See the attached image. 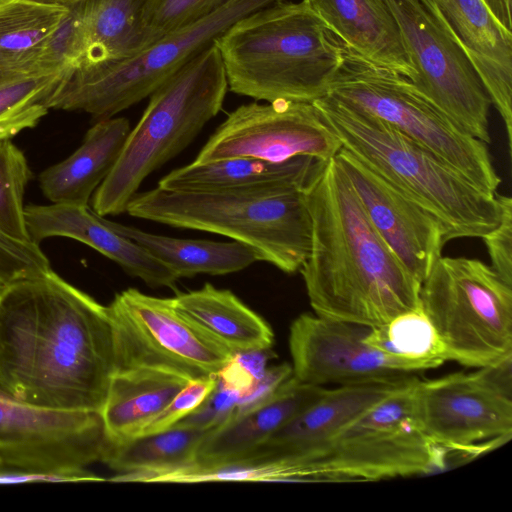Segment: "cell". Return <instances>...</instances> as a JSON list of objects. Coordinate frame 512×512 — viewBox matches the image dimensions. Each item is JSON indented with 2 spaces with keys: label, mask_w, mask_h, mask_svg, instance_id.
Wrapping results in <instances>:
<instances>
[{
  "label": "cell",
  "mask_w": 512,
  "mask_h": 512,
  "mask_svg": "<svg viewBox=\"0 0 512 512\" xmlns=\"http://www.w3.org/2000/svg\"><path fill=\"white\" fill-rule=\"evenodd\" d=\"M116 348L107 306L47 273L0 286V395L101 413Z\"/></svg>",
  "instance_id": "obj_1"
},
{
  "label": "cell",
  "mask_w": 512,
  "mask_h": 512,
  "mask_svg": "<svg viewBox=\"0 0 512 512\" xmlns=\"http://www.w3.org/2000/svg\"><path fill=\"white\" fill-rule=\"evenodd\" d=\"M303 194L311 246L299 271L315 314L374 328L421 306V282L370 222L335 157Z\"/></svg>",
  "instance_id": "obj_2"
},
{
  "label": "cell",
  "mask_w": 512,
  "mask_h": 512,
  "mask_svg": "<svg viewBox=\"0 0 512 512\" xmlns=\"http://www.w3.org/2000/svg\"><path fill=\"white\" fill-rule=\"evenodd\" d=\"M214 43L228 89L268 103L325 97L342 63V42L306 0H279L252 12Z\"/></svg>",
  "instance_id": "obj_3"
},
{
  "label": "cell",
  "mask_w": 512,
  "mask_h": 512,
  "mask_svg": "<svg viewBox=\"0 0 512 512\" xmlns=\"http://www.w3.org/2000/svg\"><path fill=\"white\" fill-rule=\"evenodd\" d=\"M312 104L342 148L434 215L448 241L482 238L498 225L497 192L481 189L437 154L374 116L329 96Z\"/></svg>",
  "instance_id": "obj_4"
},
{
  "label": "cell",
  "mask_w": 512,
  "mask_h": 512,
  "mask_svg": "<svg viewBox=\"0 0 512 512\" xmlns=\"http://www.w3.org/2000/svg\"><path fill=\"white\" fill-rule=\"evenodd\" d=\"M227 91L222 58L213 43L150 95L114 167L94 192L93 210L102 217L125 213L145 178L182 152L221 111Z\"/></svg>",
  "instance_id": "obj_5"
},
{
  "label": "cell",
  "mask_w": 512,
  "mask_h": 512,
  "mask_svg": "<svg viewBox=\"0 0 512 512\" xmlns=\"http://www.w3.org/2000/svg\"><path fill=\"white\" fill-rule=\"evenodd\" d=\"M130 216L220 234L251 247L284 273L300 270L311 246L303 190L277 194L188 192L155 187L136 193Z\"/></svg>",
  "instance_id": "obj_6"
},
{
  "label": "cell",
  "mask_w": 512,
  "mask_h": 512,
  "mask_svg": "<svg viewBox=\"0 0 512 512\" xmlns=\"http://www.w3.org/2000/svg\"><path fill=\"white\" fill-rule=\"evenodd\" d=\"M413 377L296 461L297 482L379 481L445 467L447 452L422 431Z\"/></svg>",
  "instance_id": "obj_7"
},
{
  "label": "cell",
  "mask_w": 512,
  "mask_h": 512,
  "mask_svg": "<svg viewBox=\"0 0 512 512\" xmlns=\"http://www.w3.org/2000/svg\"><path fill=\"white\" fill-rule=\"evenodd\" d=\"M326 96L384 121L481 189L497 192L501 177L488 144L461 129L405 76L372 63L342 43V63Z\"/></svg>",
  "instance_id": "obj_8"
},
{
  "label": "cell",
  "mask_w": 512,
  "mask_h": 512,
  "mask_svg": "<svg viewBox=\"0 0 512 512\" xmlns=\"http://www.w3.org/2000/svg\"><path fill=\"white\" fill-rule=\"evenodd\" d=\"M276 1L234 0L193 25L163 36L132 58L80 63L62 76L48 108L83 111L97 120L111 118L150 96L239 19Z\"/></svg>",
  "instance_id": "obj_9"
},
{
  "label": "cell",
  "mask_w": 512,
  "mask_h": 512,
  "mask_svg": "<svg viewBox=\"0 0 512 512\" xmlns=\"http://www.w3.org/2000/svg\"><path fill=\"white\" fill-rule=\"evenodd\" d=\"M420 305L446 361L481 368L512 355V286L490 265L440 256L421 283Z\"/></svg>",
  "instance_id": "obj_10"
},
{
  "label": "cell",
  "mask_w": 512,
  "mask_h": 512,
  "mask_svg": "<svg viewBox=\"0 0 512 512\" xmlns=\"http://www.w3.org/2000/svg\"><path fill=\"white\" fill-rule=\"evenodd\" d=\"M105 443L99 412L47 409L0 395V472L101 481L87 468L101 460Z\"/></svg>",
  "instance_id": "obj_11"
},
{
  "label": "cell",
  "mask_w": 512,
  "mask_h": 512,
  "mask_svg": "<svg viewBox=\"0 0 512 512\" xmlns=\"http://www.w3.org/2000/svg\"><path fill=\"white\" fill-rule=\"evenodd\" d=\"M414 66L417 89L475 138L490 143V97L465 52L422 0H383Z\"/></svg>",
  "instance_id": "obj_12"
},
{
  "label": "cell",
  "mask_w": 512,
  "mask_h": 512,
  "mask_svg": "<svg viewBox=\"0 0 512 512\" xmlns=\"http://www.w3.org/2000/svg\"><path fill=\"white\" fill-rule=\"evenodd\" d=\"M416 414L424 434L447 453L476 456L512 436V396L482 368L417 381Z\"/></svg>",
  "instance_id": "obj_13"
},
{
  "label": "cell",
  "mask_w": 512,
  "mask_h": 512,
  "mask_svg": "<svg viewBox=\"0 0 512 512\" xmlns=\"http://www.w3.org/2000/svg\"><path fill=\"white\" fill-rule=\"evenodd\" d=\"M341 148L340 140L312 103L254 102L231 112L193 162L230 158L282 162L299 156L328 161Z\"/></svg>",
  "instance_id": "obj_14"
},
{
  "label": "cell",
  "mask_w": 512,
  "mask_h": 512,
  "mask_svg": "<svg viewBox=\"0 0 512 512\" xmlns=\"http://www.w3.org/2000/svg\"><path fill=\"white\" fill-rule=\"evenodd\" d=\"M369 327L303 313L291 324L292 376L317 386L349 385L422 371L409 361L388 356L364 342Z\"/></svg>",
  "instance_id": "obj_15"
},
{
  "label": "cell",
  "mask_w": 512,
  "mask_h": 512,
  "mask_svg": "<svg viewBox=\"0 0 512 512\" xmlns=\"http://www.w3.org/2000/svg\"><path fill=\"white\" fill-rule=\"evenodd\" d=\"M335 160L377 232L422 283L448 242L441 222L346 149Z\"/></svg>",
  "instance_id": "obj_16"
},
{
  "label": "cell",
  "mask_w": 512,
  "mask_h": 512,
  "mask_svg": "<svg viewBox=\"0 0 512 512\" xmlns=\"http://www.w3.org/2000/svg\"><path fill=\"white\" fill-rule=\"evenodd\" d=\"M467 55L502 117L512 147V33L481 0H422Z\"/></svg>",
  "instance_id": "obj_17"
},
{
  "label": "cell",
  "mask_w": 512,
  "mask_h": 512,
  "mask_svg": "<svg viewBox=\"0 0 512 512\" xmlns=\"http://www.w3.org/2000/svg\"><path fill=\"white\" fill-rule=\"evenodd\" d=\"M24 217L30 240L37 245L49 237L71 238L114 261L126 273L150 287L173 288L178 280L166 265L118 233L108 219L88 205H27Z\"/></svg>",
  "instance_id": "obj_18"
},
{
  "label": "cell",
  "mask_w": 512,
  "mask_h": 512,
  "mask_svg": "<svg viewBox=\"0 0 512 512\" xmlns=\"http://www.w3.org/2000/svg\"><path fill=\"white\" fill-rule=\"evenodd\" d=\"M412 378L404 375L326 389L311 405L242 456L307 457L322 448L345 425Z\"/></svg>",
  "instance_id": "obj_19"
},
{
  "label": "cell",
  "mask_w": 512,
  "mask_h": 512,
  "mask_svg": "<svg viewBox=\"0 0 512 512\" xmlns=\"http://www.w3.org/2000/svg\"><path fill=\"white\" fill-rule=\"evenodd\" d=\"M136 330L160 353L198 378L215 376L234 354L184 314L172 298L129 288L114 297Z\"/></svg>",
  "instance_id": "obj_20"
},
{
  "label": "cell",
  "mask_w": 512,
  "mask_h": 512,
  "mask_svg": "<svg viewBox=\"0 0 512 512\" xmlns=\"http://www.w3.org/2000/svg\"><path fill=\"white\" fill-rule=\"evenodd\" d=\"M323 162L308 156L282 162L254 158L192 162L172 170L157 186L188 192L285 193L304 190Z\"/></svg>",
  "instance_id": "obj_21"
},
{
  "label": "cell",
  "mask_w": 512,
  "mask_h": 512,
  "mask_svg": "<svg viewBox=\"0 0 512 512\" xmlns=\"http://www.w3.org/2000/svg\"><path fill=\"white\" fill-rule=\"evenodd\" d=\"M327 28L372 63L413 81L414 66L383 0H306Z\"/></svg>",
  "instance_id": "obj_22"
},
{
  "label": "cell",
  "mask_w": 512,
  "mask_h": 512,
  "mask_svg": "<svg viewBox=\"0 0 512 512\" xmlns=\"http://www.w3.org/2000/svg\"><path fill=\"white\" fill-rule=\"evenodd\" d=\"M326 388L290 376L272 397L230 419L201 441L194 464L210 465L245 455L316 401Z\"/></svg>",
  "instance_id": "obj_23"
},
{
  "label": "cell",
  "mask_w": 512,
  "mask_h": 512,
  "mask_svg": "<svg viewBox=\"0 0 512 512\" xmlns=\"http://www.w3.org/2000/svg\"><path fill=\"white\" fill-rule=\"evenodd\" d=\"M130 130L124 117L98 120L69 157L39 174L44 196L52 203L88 205L114 167Z\"/></svg>",
  "instance_id": "obj_24"
},
{
  "label": "cell",
  "mask_w": 512,
  "mask_h": 512,
  "mask_svg": "<svg viewBox=\"0 0 512 512\" xmlns=\"http://www.w3.org/2000/svg\"><path fill=\"white\" fill-rule=\"evenodd\" d=\"M190 380L149 366L115 372L101 410L106 439L122 442L137 437Z\"/></svg>",
  "instance_id": "obj_25"
},
{
  "label": "cell",
  "mask_w": 512,
  "mask_h": 512,
  "mask_svg": "<svg viewBox=\"0 0 512 512\" xmlns=\"http://www.w3.org/2000/svg\"><path fill=\"white\" fill-rule=\"evenodd\" d=\"M175 308L236 353L271 349L274 334L268 323L230 290L206 283L172 298Z\"/></svg>",
  "instance_id": "obj_26"
},
{
  "label": "cell",
  "mask_w": 512,
  "mask_h": 512,
  "mask_svg": "<svg viewBox=\"0 0 512 512\" xmlns=\"http://www.w3.org/2000/svg\"><path fill=\"white\" fill-rule=\"evenodd\" d=\"M82 1L86 50L81 63L129 59L159 40L147 20L151 0Z\"/></svg>",
  "instance_id": "obj_27"
},
{
  "label": "cell",
  "mask_w": 512,
  "mask_h": 512,
  "mask_svg": "<svg viewBox=\"0 0 512 512\" xmlns=\"http://www.w3.org/2000/svg\"><path fill=\"white\" fill-rule=\"evenodd\" d=\"M110 226L131 239L179 278L198 274L225 275L259 261L256 252L243 243L181 239L152 234L108 220Z\"/></svg>",
  "instance_id": "obj_28"
},
{
  "label": "cell",
  "mask_w": 512,
  "mask_h": 512,
  "mask_svg": "<svg viewBox=\"0 0 512 512\" xmlns=\"http://www.w3.org/2000/svg\"><path fill=\"white\" fill-rule=\"evenodd\" d=\"M67 11L37 0H0V68H42L43 49Z\"/></svg>",
  "instance_id": "obj_29"
},
{
  "label": "cell",
  "mask_w": 512,
  "mask_h": 512,
  "mask_svg": "<svg viewBox=\"0 0 512 512\" xmlns=\"http://www.w3.org/2000/svg\"><path fill=\"white\" fill-rule=\"evenodd\" d=\"M212 431L173 426L122 442L106 439L100 461L119 474L190 466L201 441Z\"/></svg>",
  "instance_id": "obj_30"
},
{
  "label": "cell",
  "mask_w": 512,
  "mask_h": 512,
  "mask_svg": "<svg viewBox=\"0 0 512 512\" xmlns=\"http://www.w3.org/2000/svg\"><path fill=\"white\" fill-rule=\"evenodd\" d=\"M62 76L43 68H0V141L39 123Z\"/></svg>",
  "instance_id": "obj_31"
},
{
  "label": "cell",
  "mask_w": 512,
  "mask_h": 512,
  "mask_svg": "<svg viewBox=\"0 0 512 512\" xmlns=\"http://www.w3.org/2000/svg\"><path fill=\"white\" fill-rule=\"evenodd\" d=\"M363 340L388 356L418 365L422 371L446 361L444 346L421 306L370 328Z\"/></svg>",
  "instance_id": "obj_32"
},
{
  "label": "cell",
  "mask_w": 512,
  "mask_h": 512,
  "mask_svg": "<svg viewBox=\"0 0 512 512\" xmlns=\"http://www.w3.org/2000/svg\"><path fill=\"white\" fill-rule=\"evenodd\" d=\"M31 177L24 153L10 140L0 141V232L20 241H31L23 203Z\"/></svg>",
  "instance_id": "obj_33"
},
{
  "label": "cell",
  "mask_w": 512,
  "mask_h": 512,
  "mask_svg": "<svg viewBox=\"0 0 512 512\" xmlns=\"http://www.w3.org/2000/svg\"><path fill=\"white\" fill-rule=\"evenodd\" d=\"M48 39L39 59V66L64 75L82 62L86 50V19L84 4L78 0Z\"/></svg>",
  "instance_id": "obj_34"
},
{
  "label": "cell",
  "mask_w": 512,
  "mask_h": 512,
  "mask_svg": "<svg viewBox=\"0 0 512 512\" xmlns=\"http://www.w3.org/2000/svg\"><path fill=\"white\" fill-rule=\"evenodd\" d=\"M234 0H151L147 11L150 28L158 39L210 16Z\"/></svg>",
  "instance_id": "obj_35"
},
{
  "label": "cell",
  "mask_w": 512,
  "mask_h": 512,
  "mask_svg": "<svg viewBox=\"0 0 512 512\" xmlns=\"http://www.w3.org/2000/svg\"><path fill=\"white\" fill-rule=\"evenodd\" d=\"M50 270V262L39 245L0 232V286L38 277Z\"/></svg>",
  "instance_id": "obj_36"
},
{
  "label": "cell",
  "mask_w": 512,
  "mask_h": 512,
  "mask_svg": "<svg viewBox=\"0 0 512 512\" xmlns=\"http://www.w3.org/2000/svg\"><path fill=\"white\" fill-rule=\"evenodd\" d=\"M216 376L190 380L138 436L167 430L193 412L212 392Z\"/></svg>",
  "instance_id": "obj_37"
},
{
  "label": "cell",
  "mask_w": 512,
  "mask_h": 512,
  "mask_svg": "<svg viewBox=\"0 0 512 512\" xmlns=\"http://www.w3.org/2000/svg\"><path fill=\"white\" fill-rule=\"evenodd\" d=\"M240 395V391L217 378L216 386L207 398L174 426L215 430L232 418Z\"/></svg>",
  "instance_id": "obj_38"
},
{
  "label": "cell",
  "mask_w": 512,
  "mask_h": 512,
  "mask_svg": "<svg viewBox=\"0 0 512 512\" xmlns=\"http://www.w3.org/2000/svg\"><path fill=\"white\" fill-rule=\"evenodd\" d=\"M497 196L501 205L500 221L482 239L491 268L505 283L512 286V199L499 193Z\"/></svg>",
  "instance_id": "obj_39"
},
{
  "label": "cell",
  "mask_w": 512,
  "mask_h": 512,
  "mask_svg": "<svg viewBox=\"0 0 512 512\" xmlns=\"http://www.w3.org/2000/svg\"><path fill=\"white\" fill-rule=\"evenodd\" d=\"M274 357L271 349L236 352L215 376L242 393L264 374L268 361Z\"/></svg>",
  "instance_id": "obj_40"
},
{
  "label": "cell",
  "mask_w": 512,
  "mask_h": 512,
  "mask_svg": "<svg viewBox=\"0 0 512 512\" xmlns=\"http://www.w3.org/2000/svg\"><path fill=\"white\" fill-rule=\"evenodd\" d=\"M290 376L292 366L288 363L267 367L264 374L249 389L241 393L232 418L266 402Z\"/></svg>",
  "instance_id": "obj_41"
},
{
  "label": "cell",
  "mask_w": 512,
  "mask_h": 512,
  "mask_svg": "<svg viewBox=\"0 0 512 512\" xmlns=\"http://www.w3.org/2000/svg\"><path fill=\"white\" fill-rule=\"evenodd\" d=\"M497 22L508 32L512 33V0H481Z\"/></svg>",
  "instance_id": "obj_42"
},
{
  "label": "cell",
  "mask_w": 512,
  "mask_h": 512,
  "mask_svg": "<svg viewBox=\"0 0 512 512\" xmlns=\"http://www.w3.org/2000/svg\"><path fill=\"white\" fill-rule=\"evenodd\" d=\"M37 1H42V2H46V3H51V4H58V5H63V6H68L78 0H37Z\"/></svg>",
  "instance_id": "obj_43"
}]
</instances>
